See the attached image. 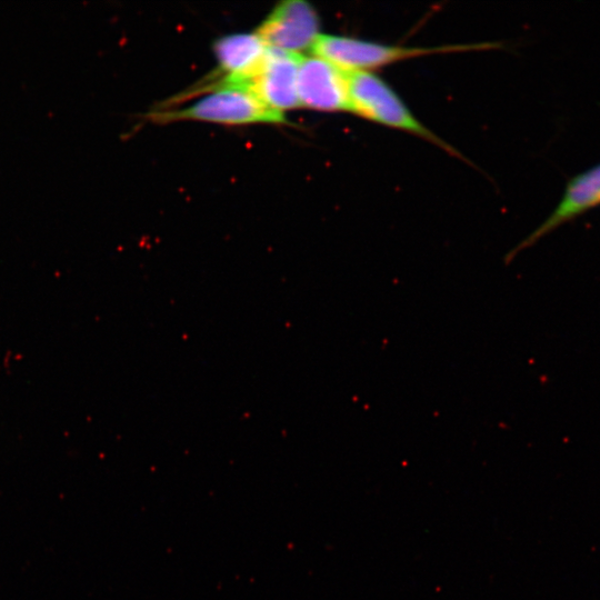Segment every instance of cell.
<instances>
[{"instance_id": "6da1fadb", "label": "cell", "mask_w": 600, "mask_h": 600, "mask_svg": "<svg viewBox=\"0 0 600 600\" xmlns=\"http://www.w3.org/2000/svg\"><path fill=\"white\" fill-rule=\"evenodd\" d=\"M349 112L424 139L462 158L458 150L419 121L396 91L371 71H349Z\"/></svg>"}, {"instance_id": "7a4b0ae2", "label": "cell", "mask_w": 600, "mask_h": 600, "mask_svg": "<svg viewBox=\"0 0 600 600\" xmlns=\"http://www.w3.org/2000/svg\"><path fill=\"white\" fill-rule=\"evenodd\" d=\"M496 43L454 44L440 47H402L358 38L320 33L312 47L313 56L346 71H370L394 62L437 53H451L496 48Z\"/></svg>"}, {"instance_id": "3957f363", "label": "cell", "mask_w": 600, "mask_h": 600, "mask_svg": "<svg viewBox=\"0 0 600 600\" xmlns=\"http://www.w3.org/2000/svg\"><path fill=\"white\" fill-rule=\"evenodd\" d=\"M158 123L196 120L222 124L286 123L283 112L266 106L240 87H223L182 109L159 110L150 114Z\"/></svg>"}, {"instance_id": "277c9868", "label": "cell", "mask_w": 600, "mask_h": 600, "mask_svg": "<svg viewBox=\"0 0 600 600\" xmlns=\"http://www.w3.org/2000/svg\"><path fill=\"white\" fill-rule=\"evenodd\" d=\"M600 206V162L572 176L551 213L504 257L509 264L520 252L534 246L567 222Z\"/></svg>"}, {"instance_id": "5b68a950", "label": "cell", "mask_w": 600, "mask_h": 600, "mask_svg": "<svg viewBox=\"0 0 600 600\" xmlns=\"http://www.w3.org/2000/svg\"><path fill=\"white\" fill-rule=\"evenodd\" d=\"M300 107L349 111V71L319 58L301 57L298 68Z\"/></svg>"}, {"instance_id": "8992f818", "label": "cell", "mask_w": 600, "mask_h": 600, "mask_svg": "<svg viewBox=\"0 0 600 600\" xmlns=\"http://www.w3.org/2000/svg\"><path fill=\"white\" fill-rule=\"evenodd\" d=\"M267 46L300 53L311 49L319 33V18L303 0L279 3L256 32Z\"/></svg>"}, {"instance_id": "52a82bcc", "label": "cell", "mask_w": 600, "mask_h": 600, "mask_svg": "<svg viewBox=\"0 0 600 600\" xmlns=\"http://www.w3.org/2000/svg\"><path fill=\"white\" fill-rule=\"evenodd\" d=\"M301 57L297 52L269 47L262 69L244 89L280 112L300 107L298 68Z\"/></svg>"}, {"instance_id": "ba28073f", "label": "cell", "mask_w": 600, "mask_h": 600, "mask_svg": "<svg viewBox=\"0 0 600 600\" xmlns=\"http://www.w3.org/2000/svg\"><path fill=\"white\" fill-rule=\"evenodd\" d=\"M268 49L269 46L257 33L231 34L217 40L213 50L222 77L210 86L211 90L244 88L262 69Z\"/></svg>"}]
</instances>
